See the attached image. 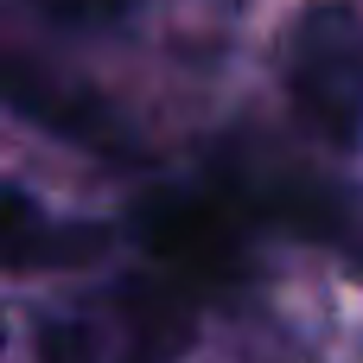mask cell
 I'll return each mask as SVG.
<instances>
[{
	"label": "cell",
	"mask_w": 363,
	"mask_h": 363,
	"mask_svg": "<svg viewBox=\"0 0 363 363\" xmlns=\"http://www.w3.org/2000/svg\"><path fill=\"white\" fill-rule=\"evenodd\" d=\"M134 242L179 281L191 287H223L242 274L249 255V211L223 191L204 185H166L134 204Z\"/></svg>",
	"instance_id": "6da1fadb"
},
{
	"label": "cell",
	"mask_w": 363,
	"mask_h": 363,
	"mask_svg": "<svg viewBox=\"0 0 363 363\" xmlns=\"http://www.w3.org/2000/svg\"><path fill=\"white\" fill-rule=\"evenodd\" d=\"M287 89L294 108L332 147L363 140V19L345 0H319L287 32Z\"/></svg>",
	"instance_id": "7a4b0ae2"
},
{
	"label": "cell",
	"mask_w": 363,
	"mask_h": 363,
	"mask_svg": "<svg viewBox=\"0 0 363 363\" xmlns=\"http://www.w3.org/2000/svg\"><path fill=\"white\" fill-rule=\"evenodd\" d=\"M230 198L249 211V223H274L287 236H306L332 255L363 268V191L313 179V172H281V179H242L230 172Z\"/></svg>",
	"instance_id": "3957f363"
},
{
	"label": "cell",
	"mask_w": 363,
	"mask_h": 363,
	"mask_svg": "<svg viewBox=\"0 0 363 363\" xmlns=\"http://www.w3.org/2000/svg\"><path fill=\"white\" fill-rule=\"evenodd\" d=\"M0 96H6L26 121H38V128L77 140V147H121V128H115L108 102H102L96 89H83V83L45 70V64L0 57Z\"/></svg>",
	"instance_id": "277c9868"
},
{
	"label": "cell",
	"mask_w": 363,
	"mask_h": 363,
	"mask_svg": "<svg viewBox=\"0 0 363 363\" xmlns=\"http://www.w3.org/2000/svg\"><path fill=\"white\" fill-rule=\"evenodd\" d=\"M38 255V204L19 185H0V268H19Z\"/></svg>",
	"instance_id": "5b68a950"
},
{
	"label": "cell",
	"mask_w": 363,
	"mask_h": 363,
	"mask_svg": "<svg viewBox=\"0 0 363 363\" xmlns=\"http://www.w3.org/2000/svg\"><path fill=\"white\" fill-rule=\"evenodd\" d=\"M89 6H102V13H121V6H128V0H89Z\"/></svg>",
	"instance_id": "8992f818"
}]
</instances>
